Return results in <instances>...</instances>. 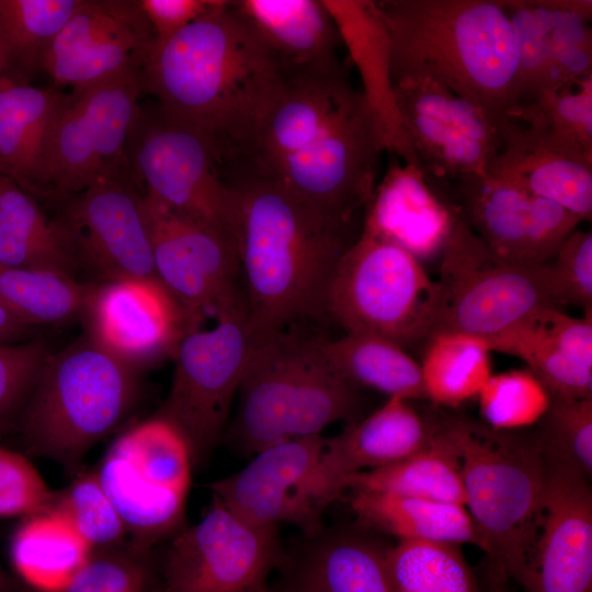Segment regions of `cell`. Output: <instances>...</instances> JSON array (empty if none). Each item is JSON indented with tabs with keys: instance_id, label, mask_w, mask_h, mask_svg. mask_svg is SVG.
<instances>
[{
	"instance_id": "obj_38",
	"label": "cell",
	"mask_w": 592,
	"mask_h": 592,
	"mask_svg": "<svg viewBox=\"0 0 592 592\" xmlns=\"http://www.w3.org/2000/svg\"><path fill=\"white\" fill-rule=\"evenodd\" d=\"M95 282L50 270L0 265V301L32 327L81 319Z\"/></svg>"
},
{
	"instance_id": "obj_3",
	"label": "cell",
	"mask_w": 592,
	"mask_h": 592,
	"mask_svg": "<svg viewBox=\"0 0 592 592\" xmlns=\"http://www.w3.org/2000/svg\"><path fill=\"white\" fill-rule=\"evenodd\" d=\"M390 43L394 83L435 82L509 118L517 44L503 0H376Z\"/></svg>"
},
{
	"instance_id": "obj_41",
	"label": "cell",
	"mask_w": 592,
	"mask_h": 592,
	"mask_svg": "<svg viewBox=\"0 0 592 592\" xmlns=\"http://www.w3.org/2000/svg\"><path fill=\"white\" fill-rule=\"evenodd\" d=\"M394 592H478L459 545L400 540L387 550Z\"/></svg>"
},
{
	"instance_id": "obj_19",
	"label": "cell",
	"mask_w": 592,
	"mask_h": 592,
	"mask_svg": "<svg viewBox=\"0 0 592 592\" xmlns=\"http://www.w3.org/2000/svg\"><path fill=\"white\" fill-rule=\"evenodd\" d=\"M81 320L84 335L138 373L200 329L158 278L95 282Z\"/></svg>"
},
{
	"instance_id": "obj_36",
	"label": "cell",
	"mask_w": 592,
	"mask_h": 592,
	"mask_svg": "<svg viewBox=\"0 0 592 592\" xmlns=\"http://www.w3.org/2000/svg\"><path fill=\"white\" fill-rule=\"evenodd\" d=\"M80 0H0V78L30 84Z\"/></svg>"
},
{
	"instance_id": "obj_44",
	"label": "cell",
	"mask_w": 592,
	"mask_h": 592,
	"mask_svg": "<svg viewBox=\"0 0 592 592\" xmlns=\"http://www.w3.org/2000/svg\"><path fill=\"white\" fill-rule=\"evenodd\" d=\"M485 424L498 431H520L539 422L550 396L528 369L492 374L477 396Z\"/></svg>"
},
{
	"instance_id": "obj_10",
	"label": "cell",
	"mask_w": 592,
	"mask_h": 592,
	"mask_svg": "<svg viewBox=\"0 0 592 592\" xmlns=\"http://www.w3.org/2000/svg\"><path fill=\"white\" fill-rule=\"evenodd\" d=\"M251 350L247 310L241 309L218 318L209 330L189 332L173 353L171 388L153 414L184 437L193 468L207 460L226 433Z\"/></svg>"
},
{
	"instance_id": "obj_20",
	"label": "cell",
	"mask_w": 592,
	"mask_h": 592,
	"mask_svg": "<svg viewBox=\"0 0 592 592\" xmlns=\"http://www.w3.org/2000/svg\"><path fill=\"white\" fill-rule=\"evenodd\" d=\"M321 434L271 445L241 470L209 485L213 499L255 527H299L306 537L323 531L320 513L305 496V486L325 446Z\"/></svg>"
},
{
	"instance_id": "obj_49",
	"label": "cell",
	"mask_w": 592,
	"mask_h": 592,
	"mask_svg": "<svg viewBox=\"0 0 592 592\" xmlns=\"http://www.w3.org/2000/svg\"><path fill=\"white\" fill-rule=\"evenodd\" d=\"M54 493L24 455L0 447V516L46 512Z\"/></svg>"
},
{
	"instance_id": "obj_48",
	"label": "cell",
	"mask_w": 592,
	"mask_h": 592,
	"mask_svg": "<svg viewBox=\"0 0 592 592\" xmlns=\"http://www.w3.org/2000/svg\"><path fill=\"white\" fill-rule=\"evenodd\" d=\"M49 353L41 340L0 345V433L21 413Z\"/></svg>"
},
{
	"instance_id": "obj_51",
	"label": "cell",
	"mask_w": 592,
	"mask_h": 592,
	"mask_svg": "<svg viewBox=\"0 0 592 592\" xmlns=\"http://www.w3.org/2000/svg\"><path fill=\"white\" fill-rule=\"evenodd\" d=\"M224 0H138L156 35V47L218 8Z\"/></svg>"
},
{
	"instance_id": "obj_50",
	"label": "cell",
	"mask_w": 592,
	"mask_h": 592,
	"mask_svg": "<svg viewBox=\"0 0 592 592\" xmlns=\"http://www.w3.org/2000/svg\"><path fill=\"white\" fill-rule=\"evenodd\" d=\"M543 332L567 355L592 367V314L576 318L556 307L533 314Z\"/></svg>"
},
{
	"instance_id": "obj_21",
	"label": "cell",
	"mask_w": 592,
	"mask_h": 592,
	"mask_svg": "<svg viewBox=\"0 0 592 592\" xmlns=\"http://www.w3.org/2000/svg\"><path fill=\"white\" fill-rule=\"evenodd\" d=\"M544 459V517L517 582L526 592H592L590 478L568 465Z\"/></svg>"
},
{
	"instance_id": "obj_9",
	"label": "cell",
	"mask_w": 592,
	"mask_h": 592,
	"mask_svg": "<svg viewBox=\"0 0 592 592\" xmlns=\"http://www.w3.org/2000/svg\"><path fill=\"white\" fill-rule=\"evenodd\" d=\"M126 157L146 194L238 244L235 196L223 175L215 143L205 132L156 101L139 103Z\"/></svg>"
},
{
	"instance_id": "obj_16",
	"label": "cell",
	"mask_w": 592,
	"mask_h": 592,
	"mask_svg": "<svg viewBox=\"0 0 592 592\" xmlns=\"http://www.w3.org/2000/svg\"><path fill=\"white\" fill-rule=\"evenodd\" d=\"M394 86L405 132L424 175L449 183L487 172L502 147V124L435 82L405 79Z\"/></svg>"
},
{
	"instance_id": "obj_35",
	"label": "cell",
	"mask_w": 592,
	"mask_h": 592,
	"mask_svg": "<svg viewBox=\"0 0 592 592\" xmlns=\"http://www.w3.org/2000/svg\"><path fill=\"white\" fill-rule=\"evenodd\" d=\"M91 550L66 519L46 511L24 519L14 532L10 554L16 572L29 585L38 592H59Z\"/></svg>"
},
{
	"instance_id": "obj_55",
	"label": "cell",
	"mask_w": 592,
	"mask_h": 592,
	"mask_svg": "<svg viewBox=\"0 0 592 592\" xmlns=\"http://www.w3.org/2000/svg\"><path fill=\"white\" fill-rule=\"evenodd\" d=\"M264 592H286L284 590H282L281 588H270L267 587Z\"/></svg>"
},
{
	"instance_id": "obj_34",
	"label": "cell",
	"mask_w": 592,
	"mask_h": 592,
	"mask_svg": "<svg viewBox=\"0 0 592 592\" xmlns=\"http://www.w3.org/2000/svg\"><path fill=\"white\" fill-rule=\"evenodd\" d=\"M320 344L333 368L352 386L409 401L426 399L420 364L399 344L368 333L321 337Z\"/></svg>"
},
{
	"instance_id": "obj_5",
	"label": "cell",
	"mask_w": 592,
	"mask_h": 592,
	"mask_svg": "<svg viewBox=\"0 0 592 592\" xmlns=\"http://www.w3.org/2000/svg\"><path fill=\"white\" fill-rule=\"evenodd\" d=\"M446 424L489 579L517 582L544 517L546 464L537 435L498 431L467 419Z\"/></svg>"
},
{
	"instance_id": "obj_24",
	"label": "cell",
	"mask_w": 592,
	"mask_h": 592,
	"mask_svg": "<svg viewBox=\"0 0 592 592\" xmlns=\"http://www.w3.org/2000/svg\"><path fill=\"white\" fill-rule=\"evenodd\" d=\"M360 95L344 64L323 72L285 75L248 151L231 160L259 169L272 166L315 140Z\"/></svg>"
},
{
	"instance_id": "obj_26",
	"label": "cell",
	"mask_w": 592,
	"mask_h": 592,
	"mask_svg": "<svg viewBox=\"0 0 592 592\" xmlns=\"http://www.w3.org/2000/svg\"><path fill=\"white\" fill-rule=\"evenodd\" d=\"M488 173L546 198L578 216H592V161L554 146L509 117L502 126V147Z\"/></svg>"
},
{
	"instance_id": "obj_12",
	"label": "cell",
	"mask_w": 592,
	"mask_h": 592,
	"mask_svg": "<svg viewBox=\"0 0 592 592\" xmlns=\"http://www.w3.org/2000/svg\"><path fill=\"white\" fill-rule=\"evenodd\" d=\"M138 77L122 76L71 92L45 147V200L62 202L100 179L132 170L126 143L140 103Z\"/></svg>"
},
{
	"instance_id": "obj_39",
	"label": "cell",
	"mask_w": 592,
	"mask_h": 592,
	"mask_svg": "<svg viewBox=\"0 0 592 592\" xmlns=\"http://www.w3.org/2000/svg\"><path fill=\"white\" fill-rule=\"evenodd\" d=\"M491 352L521 358L548 391L550 399L592 397V367L563 353L538 327L533 315L485 340Z\"/></svg>"
},
{
	"instance_id": "obj_2",
	"label": "cell",
	"mask_w": 592,
	"mask_h": 592,
	"mask_svg": "<svg viewBox=\"0 0 592 592\" xmlns=\"http://www.w3.org/2000/svg\"><path fill=\"white\" fill-rule=\"evenodd\" d=\"M285 73L251 24L224 2L155 47L143 94L205 132L220 162L244 155Z\"/></svg>"
},
{
	"instance_id": "obj_54",
	"label": "cell",
	"mask_w": 592,
	"mask_h": 592,
	"mask_svg": "<svg viewBox=\"0 0 592 592\" xmlns=\"http://www.w3.org/2000/svg\"><path fill=\"white\" fill-rule=\"evenodd\" d=\"M0 592H13L9 580L0 569Z\"/></svg>"
},
{
	"instance_id": "obj_13",
	"label": "cell",
	"mask_w": 592,
	"mask_h": 592,
	"mask_svg": "<svg viewBox=\"0 0 592 592\" xmlns=\"http://www.w3.org/2000/svg\"><path fill=\"white\" fill-rule=\"evenodd\" d=\"M157 553L156 592H263L286 554L278 527L252 526L216 499Z\"/></svg>"
},
{
	"instance_id": "obj_23",
	"label": "cell",
	"mask_w": 592,
	"mask_h": 592,
	"mask_svg": "<svg viewBox=\"0 0 592 592\" xmlns=\"http://www.w3.org/2000/svg\"><path fill=\"white\" fill-rule=\"evenodd\" d=\"M391 157L364 208L361 231L401 248L420 262L440 257L456 217L446 186Z\"/></svg>"
},
{
	"instance_id": "obj_31",
	"label": "cell",
	"mask_w": 592,
	"mask_h": 592,
	"mask_svg": "<svg viewBox=\"0 0 592 592\" xmlns=\"http://www.w3.org/2000/svg\"><path fill=\"white\" fill-rule=\"evenodd\" d=\"M0 265L42 269L77 277L79 267L56 219L0 172Z\"/></svg>"
},
{
	"instance_id": "obj_27",
	"label": "cell",
	"mask_w": 592,
	"mask_h": 592,
	"mask_svg": "<svg viewBox=\"0 0 592 592\" xmlns=\"http://www.w3.org/2000/svg\"><path fill=\"white\" fill-rule=\"evenodd\" d=\"M293 555L285 554L281 589L286 592H394L385 546L355 531L307 537Z\"/></svg>"
},
{
	"instance_id": "obj_14",
	"label": "cell",
	"mask_w": 592,
	"mask_h": 592,
	"mask_svg": "<svg viewBox=\"0 0 592 592\" xmlns=\"http://www.w3.org/2000/svg\"><path fill=\"white\" fill-rule=\"evenodd\" d=\"M157 278L200 328L246 309L237 242L218 230L178 213L143 192Z\"/></svg>"
},
{
	"instance_id": "obj_15",
	"label": "cell",
	"mask_w": 592,
	"mask_h": 592,
	"mask_svg": "<svg viewBox=\"0 0 592 592\" xmlns=\"http://www.w3.org/2000/svg\"><path fill=\"white\" fill-rule=\"evenodd\" d=\"M141 194L128 170L100 179L61 202L55 219L79 271L91 273L95 282L157 278Z\"/></svg>"
},
{
	"instance_id": "obj_6",
	"label": "cell",
	"mask_w": 592,
	"mask_h": 592,
	"mask_svg": "<svg viewBox=\"0 0 592 592\" xmlns=\"http://www.w3.org/2000/svg\"><path fill=\"white\" fill-rule=\"evenodd\" d=\"M138 374L87 335L50 352L20 413L26 452L78 469L129 413Z\"/></svg>"
},
{
	"instance_id": "obj_28",
	"label": "cell",
	"mask_w": 592,
	"mask_h": 592,
	"mask_svg": "<svg viewBox=\"0 0 592 592\" xmlns=\"http://www.w3.org/2000/svg\"><path fill=\"white\" fill-rule=\"evenodd\" d=\"M285 75L322 72L343 65L342 42L322 0H236Z\"/></svg>"
},
{
	"instance_id": "obj_47",
	"label": "cell",
	"mask_w": 592,
	"mask_h": 592,
	"mask_svg": "<svg viewBox=\"0 0 592 592\" xmlns=\"http://www.w3.org/2000/svg\"><path fill=\"white\" fill-rule=\"evenodd\" d=\"M557 307L592 314V234L574 230L548 262Z\"/></svg>"
},
{
	"instance_id": "obj_18",
	"label": "cell",
	"mask_w": 592,
	"mask_h": 592,
	"mask_svg": "<svg viewBox=\"0 0 592 592\" xmlns=\"http://www.w3.org/2000/svg\"><path fill=\"white\" fill-rule=\"evenodd\" d=\"M446 190L470 230L496 254L517 263L550 262L582 221L556 203L488 172L447 182Z\"/></svg>"
},
{
	"instance_id": "obj_37",
	"label": "cell",
	"mask_w": 592,
	"mask_h": 592,
	"mask_svg": "<svg viewBox=\"0 0 592 592\" xmlns=\"http://www.w3.org/2000/svg\"><path fill=\"white\" fill-rule=\"evenodd\" d=\"M490 349L481 338L437 332L425 342L420 364L426 399L458 407L478 396L491 372Z\"/></svg>"
},
{
	"instance_id": "obj_40",
	"label": "cell",
	"mask_w": 592,
	"mask_h": 592,
	"mask_svg": "<svg viewBox=\"0 0 592 592\" xmlns=\"http://www.w3.org/2000/svg\"><path fill=\"white\" fill-rule=\"evenodd\" d=\"M111 447L152 485L189 493L193 469L190 449L167 420L152 414L122 433Z\"/></svg>"
},
{
	"instance_id": "obj_45",
	"label": "cell",
	"mask_w": 592,
	"mask_h": 592,
	"mask_svg": "<svg viewBox=\"0 0 592 592\" xmlns=\"http://www.w3.org/2000/svg\"><path fill=\"white\" fill-rule=\"evenodd\" d=\"M48 511L66 519L92 549L128 539L126 527L95 473L81 474L68 487L55 492Z\"/></svg>"
},
{
	"instance_id": "obj_42",
	"label": "cell",
	"mask_w": 592,
	"mask_h": 592,
	"mask_svg": "<svg viewBox=\"0 0 592 592\" xmlns=\"http://www.w3.org/2000/svg\"><path fill=\"white\" fill-rule=\"evenodd\" d=\"M509 117L563 151L592 161V76L536 103L511 110Z\"/></svg>"
},
{
	"instance_id": "obj_32",
	"label": "cell",
	"mask_w": 592,
	"mask_h": 592,
	"mask_svg": "<svg viewBox=\"0 0 592 592\" xmlns=\"http://www.w3.org/2000/svg\"><path fill=\"white\" fill-rule=\"evenodd\" d=\"M350 505L366 528L392 535L399 542L466 543L479 547L474 523L462 504L354 490Z\"/></svg>"
},
{
	"instance_id": "obj_46",
	"label": "cell",
	"mask_w": 592,
	"mask_h": 592,
	"mask_svg": "<svg viewBox=\"0 0 592 592\" xmlns=\"http://www.w3.org/2000/svg\"><path fill=\"white\" fill-rule=\"evenodd\" d=\"M537 439L545 458L592 475V397L551 399Z\"/></svg>"
},
{
	"instance_id": "obj_43",
	"label": "cell",
	"mask_w": 592,
	"mask_h": 592,
	"mask_svg": "<svg viewBox=\"0 0 592 592\" xmlns=\"http://www.w3.org/2000/svg\"><path fill=\"white\" fill-rule=\"evenodd\" d=\"M158 553L129 542L94 548L59 592H156Z\"/></svg>"
},
{
	"instance_id": "obj_29",
	"label": "cell",
	"mask_w": 592,
	"mask_h": 592,
	"mask_svg": "<svg viewBox=\"0 0 592 592\" xmlns=\"http://www.w3.org/2000/svg\"><path fill=\"white\" fill-rule=\"evenodd\" d=\"M71 92L0 78V172L33 197L45 198L43 164L53 125Z\"/></svg>"
},
{
	"instance_id": "obj_25",
	"label": "cell",
	"mask_w": 592,
	"mask_h": 592,
	"mask_svg": "<svg viewBox=\"0 0 592 592\" xmlns=\"http://www.w3.org/2000/svg\"><path fill=\"white\" fill-rule=\"evenodd\" d=\"M338 29L342 46L361 78V92L382 148L420 168L405 132L395 95L390 43L376 0H322Z\"/></svg>"
},
{
	"instance_id": "obj_52",
	"label": "cell",
	"mask_w": 592,
	"mask_h": 592,
	"mask_svg": "<svg viewBox=\"0 0 592 592\" xmlns=\"http://www.w3.org/2000/svg\"><path fill=\"white\" fill-rule=\"evenodd\" d=\"M33 329L0 301V345L21 343V340L31 335Z\"/></svg>"
},
{
	"instance_id": "obj_33",
	"label": "cell",
	"mask_w": 592,
	"mask_h": 592,
	"mask_svg": "<svg viewBox=\"0 0 592 592\" xmlns=\"http://www.w3.org/2000/svg\"><path fill=\"white\" fill-rule=\"evenodd\" d=\"M345 489L390 492L465 506L459 456L446 421L433 423L431 437L420 451L391 465L346 478Z\"/></svg>"
},
{
	"instance_id": "obj_4",
	"label": "cell",
	"mask_w": 592,
	"mask_h": 592,
	"mask_svg": "<svg viewBox=\"0 0 592 592\" xmlns=\"http://www.w3.org/2000/svg\"><path fill=\"white\" fill-rule=\"evenodd\" d=\"M321 335L291 330L252 346L227 437L243 455L276 443L319 435L328 425L361 418L360 389L330 364Z\"/></svg>"
},
{
	"instance_id": "obj_7",
	"label": "cell",
	"mask_w": 592,
	"mask_h": 592,
	"mask_svg": "<svg viewBox=\"0 0 592 592\" xmlns=\"http://www.w3.org/2000/svg\"><path fill=\"white\" fill-rule=\"evenodd\" d=\"M440 260L432 334L459 332L487 340L543 308H558L548 263L501 258L457 212Z\"/></svg>"
},
{
	"instance_id": "obj_11",
	"label": "cell",
	"mask_w": 592,
	"mask_h": 592,
	"mask_svg": "<svg viewBox=\"0 0 592 592\" xmlns=\"http://www.w3.org/2000/svg\"><path fill=\"white\" fill-rule=\"evenodd\" d=\"M384 152L372 115L360 98L315 140L272 166L251 168L278 183L311 212L354 226L378 181Z\"/></svg>"
},
{
	"instance_id": "obj_8",
	"label": "cell",
	"mask_w": 592,
	"mask_h": 592,
	"mask_svg": "<svg viewBox=\"0 0 592 592\" xmlns=\"http://www.w3.org/2000/svg\"><path fill=\"white\" fill-rule=\"evenodd\" d=\"M436 301V282L419 260L360 231L338 263L329 311L345 333L375 334L407 350L431 337Z\"/></svg>"
},
{
	"instance_id": "obj_17",
	"label": "cell",
	"mask_w": 592,
	"mask_h": 592,
	"mask_svg": "<svg viewBox=\"0 0 592 592\" xmlns=\"http://www.w3.org/2000/svg\"><path fill=\"white\" fill-rule=\"evenodd\" d=\"M155 47V32L138 0H80L50 43L43 71L57 89L79 93L139 75Z\"/></svg>"
},
{
	"instance_id": "obj_30",
	"label": "cell",
	"mask_w": 592,
	"mask_h": 592,
	"mask_svg": "<svg viewBox=\"0 0 592 592\" xmlns=\"http://www.w3.org/2000/svg\"><path fill=\"white\" fill-rule=\"evenodd\" d=\"M95 474L122 519L129 542L156 548L186 527L187 494L147 481L112 447Z\"/></svg>"
},
{
	"instance_id": "obj_53",
	"label": "cell",
	"mask_w": 592,
	"mask_h": 592,
	"mask_svg": "<svg viewBox=\"0 0 592 592\" xmlns=\"http://www.w3.org/2000/svg\"><path fill=\"white\" fill-rule=\"evenodd\" d=\"M506 582L489 579L486 592H510L505 587Z\"/></svg>"
},
{
	"instance_id": "obj_22",
	"label": "cell",
	"mask_w": 592,
	"mask_h": 592,
	"mask_svg": "<svg viewBox=\"0 0 592 592\" xmlns=\"http://www.w3.org/2000/svg\"><path fill=\"white\" fill-rule=\"evenodd\" d=\"M428 422L401 397L388 400L339 434L326 437L321 455L305 486V496L323 514L344 491L346 478L397 463L420 451L430 440Z\"/></svg>"
},
{
	"instance_id": "obj_1",
	"label": "cell",
	"mask_w": 592,
	"mask_h": 592,
	"mask_svg": "<svg viewBox=\"0 0 592 592\" xmlns=\"http://www.w3.org/2000/svg\"><path fill=\"white\" fill-rule=\"evenodd\" d=\"M237 207L238 251L252 346L285 331L332 322L329 295L338 263L357 238L244 163L221 166Z\"/></svg>"
}]
</instances>
